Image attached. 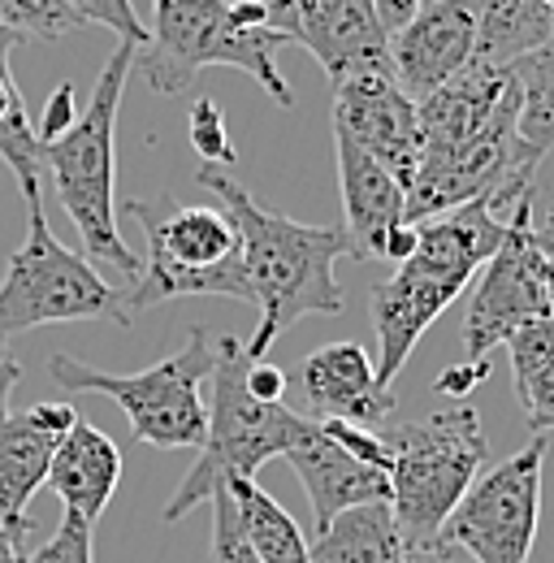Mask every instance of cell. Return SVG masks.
I'll use <instances>...</instances> for the list:
<instances>
[{"label": "cell", "instance_id": "d590c367", "mask_svg": "<svg viewBox=\"0 0 554 563\" xmlns=\"http://www.w3.org/2000/svg\"><path fill=\"white\" fill-rule=\"evenodd\" d=\"M22 538H26V533H13V529H4V525H0V563H22V560H26Z\"/></svg>", "mask_w": 554, "mask_h": 563}, {"label": "cell", "instance_id": "30bf717a", "mask_svg": "<svg viewBox=\"0 0 554 563\" xmlns=\"http://www.w3.org/2000/svg\"><path fill=\"white\" fill-rule=\"evenodd\" d=\"M551 438L533 433L511 460L489 468L459 498L442 538L455 542L473 563H529L542 520V464Z\"/></svg>", "mask_w": 554, "mask_h": 563}, {"label": "cell", "instance_id": "d4e9b609", "mask_svg": "<svg viewBox=\"0 0 554 563\" xmlns=\"http://www.w3.org/2000/svg\"><path fill=\"white\" fill-rule=\"evenodd\" d=\"M511 74L520 82V140L538 156H546L554 147V40L516 62Z\"/></svg>", "mask_w": 554, "mask_h": 563}, {"label": "cell", "instance_id": "836d02e7", "mask_svg": "<svg viewBox=\"0 0 554 563\" xmlns=\"http://www.w3.org/2000/svg\"><path fill=\"white\" fill-rule=\"evenodd\" d=\"M373 9H377V18H381L386 35H399L416 13L424 9V0H373Z\"/></svg>", "mask_w": 554, "mask_h": 563}, {"label": "cell", "instance_id": "4dcf8cb0", "mask_svg": "<svg viewBox=\"0 0 554 563\" xmlns=\"http://www.w3.org/2000/svg\"><path fill=\"white\" fill-rule=\"evenodd\" d=\"M78 91H74V82H62L53 96H48V104H44V113H40V122H35V135L40 143H53L62 140L69 126L78 122Z\"/></svg>", "mask_w": 554, "mask_h": 563}, {"label": "cell", "instance_id": "7a4b0ae2", "mask_svg": "<svg viewBox=\"0 0 554 563\" xmlns=\"http://www.w3.org/2000/svg\"><path fill=\"white\" fill-rule=\"evenodd\" d=\"M507 212L494 196H481L446 217L416 221V252L395 265V274L373 286L368 312L377 330V382L395 390L424 330L464 295V286L498 252Z\"/></svg>", "mask_w": 554, "mask_h": 563}, {"label": "cell", "instance_id": "7c38bea8", "mask_svg": "<svg viewBox=\"0 0 554 563\" xmlns=\"http://www.w3.org/2000/svg\"><path fill=\"white\" fill-rule=\"evenodd\" d=\"M334 131H343L355 147H364L403 191L420 169V122L416 100L399 87L395 70L355 74L334 82Z\"/></svg>", "mask_w": 554, "mask_h": 563}, {"label": "cell", "instance_id": "74e56055", "mask_svg": "<svg viewBox=\"0 0 554 563\" xmlns=\"http://www.w3.org/2000/svg\"><path fill=\"white\" fill-rule=\"evenodd\" d=\"M546 225H551V239H546V252H551V256H554V212H551V217H546Z\"/></svg>", "mask_w": 554, "mask_h": 563}, {"label": "cell", "instance_id": "ac0fdd59", "mask_svg": "<svg viewBox=\"0 0 554 563\" xmlns=\"http://www.w3.org/2000/svg\"><path fill=\"white\" fill-rule=\"evenodd\" d=\"M516 74L489 62H468L455 78H446L437 91L416 100V122H420V161L442 156L459 143H468L477 131L489 126V118L516 96Z\"/></svg>", "mask_w": 554, "mask_h": 563}, {"label": "cell", "instance_id": "2e32d148", "mask_svg": "<svg viewBox=\"0 0 554 563\" xmlns=\"http://www.w3.org/2000/svg\"><path fill=\"white\" fill-rule=\"evenodd\" d=\"M295 9H299L295 44H303L317 57V66L330 74V82L373 70H395L390 35L373 0H295Z\"/></svg>", "mask_w": 554, "mask_h": 563}, {"label": "cell", "instance_id": "d6a6232c", "mask_svg": "<svg viewBox=\"0 0 554 563\" xmlns=\"http://www.w3.org/2000/svg\"><path fill=\"white\" fill-rule=\"evenodd\" d=\"M485 377H489V360H481V364H468V360H464V364H451L446 373H437L433 390L446 395V399H468Z\"/></svg>", "mask_w": 554, "mask_h": 563}, {"label": "cell", "instance_id": "ffe728a7", "mask_svg": "<svg viewBox=\"0 0 554 563\" xmlns=\"http://www.w3.org/2000/svg\"><path fill=\"white\" fill-rule=\"evenodd\" d=\"M118 482H122V451H118V442L104 429H96L91 421H78L57 442L44 486L57 490V498L66 503V511L82 516L87 525H96L104 516V507L113 503Z\"/></svg>", "mask_w": 554, "mask_h": 563}, {"label": "cell", "instance_id": "6da1fadb", "mask_svg": "<svg viewBox=\"0 0 554 563\" xmlns=\"http://www.w3.org/2000/svg\"><path fill=\"white\" fill-rule=\"evenodd\" d=\"M196 183L212 191L239 230V261L252 286V308L261 312L256 334L243 343L252 360H265L299 317L343 312V286L334 278V261H351L343 225H299L256 205L252 191L217 165H200Z\"/></svg>", "mask_w": 554, "mask_h": 563}, {"label": "cell", "instance_id": "7402d4cb", "mask_svg": "<svg viewBox=\"0 0 554 563\" xmlns=\"http://www.w3.org/2000/svg\"><path fill=\"white\" fill-rule=\"evenodd\" d=\"M477 62L511 70L554 40V13L542 0H473Z\"/></svg>", "mask_w": 554, "mask_h": 563}, {"label": "cell", "instance_id": "ba28073f", "mask_svg": "<svg viewBox=\"0 0 554 563\" xmlns=\"http://www.w3.org/2000/svg\"><path fill=\"white\" fill-rule=\"evenodd\" d=\"M390 438V507L403 542H429L442 533L459 498L473 490L489 460L481 412L473 404H451L433 417L399 424Z\"/></svg>", "mask_w": 554, "mask_h": 563}, {"label": "cell", "instance_id": "52a82bcc", "mask_svg": "<svg viewBox=\"0 0 554 563\" xmlns=\"http://www.w3.org/2000/svg\"><path fill=\"white\" fill-rule=\"evenodd\" d=\"M290 40L281 31H243L225 0H152L147 44L135 66L160 96H182L212 66L252 74L281 109L295 104V91L277 70V48Z\"/></svg>", "mask_w": 554, "mask_h": 563}, {"label": "cell", "instance_id": "5bb4252c", "mask_svg": "<svg viewBox=\"0 0 554 563\" xmlns=\"http://www.w3.org/2000/svg\"><path fill=\"white\" fill-rule=\"evenodd\" d=\"M78 424L66 399L31 404L26 412H9L0 421V525L13 533H31V498L48 482V464L57 442Z\"/></svg>", "mask_w": 554, "mask_h": 563}, {"label": "cell", "instance_id": "d6986e66", "mask_svg": "<svg viewBox=\"0 0 554 563\" xmlns=\"http://www.w3.org/2000/svg\"><path fill=\"white\" fill-rule=\"evenodd\" d=\"M334 152H339V191H343L351 261H381L390 234L408 225V191L343 131H334Z\"/></svg>", "mask_w": 554, "mask_h": 563}, {"label": "cell", "instance_id": "cb8c5ba5", "mask_svg": "<svg viewBox=\"0 0 554 563\" xmlns=\"http://www.w3.org/2000/svg\"><path fill=\"white\" fill-rule=\"evenodd\" d=\"M230 503L239 516V529L247 538V547L265 563H312L308 560V533L299 529V520L277 503L261 482H234Z\"/></svg>", "mask_w": 554, "mask_h": 563}, {"label": "cell", "instance_id": "8992f818", "mask_svg": "<svg viewBox=\"0 0 554 563\" xmlns=\"http://www.w3.org/2000/svg\"><path fill=\"white\" fill-rule=\"evenodd\" d=\"M217 364V334L208 325H196L191 339L174 355L156 360L143 373H104L96 364H82L78 355L53 352L48 377L69 395H104L113 399L138 442L156 451H187L204 446L208 433V395L204 382Z\"/></svg>", "mask_w": 554, "mask_h": 563}, {"label": "cell", "instance_id": "8d00e7d4", "mask_svg": "<svg viewBox=\"0 0 554 563\" xmlns=\"http://www.w3.org/2000/svg\"><path fill=\"white\" fill-rule=\"evenodd\" d=\"M542 295H546L551 317H554V256L551 252H542Z\"/></svg>", "mask_w": 554, "mask_h": 563}, {"label": "cell", "instance_id": "f35d334b", "mask_svg": "<svg viewBox=\"0 0 554 563\" xmlns=\"http://www.w3.org/2000/svg\"><path fill=\"white\" fill-rule=\"evenodd\" d=\"M0 360H9V347H4V343H0Z\"/></svg>", "mask_w": 554, "mask_h": 563}, {"label": "cell", "instance_id": "9c48e42d", "mask_svg": "<svg viewBox=\"0 0 554 563\" xmlns=\"http://www.w3.org/2000/svg\"><path fill=\"white\" fill-rule=\"evenodd\" d=\"M26 243L9 256L0 282V343L53 321H113L126 330L122 295L82 252L48 230L44 209H26Z\"/></svg>", "mask_w": 554, "mask_h": 563}, {"label": "cell", "instance_id": "484cf974", "mask_svg": "<svg viewBox=\"0 0 554 563\" xmlns=\"http://www.w3.org/2000/svg\"><path fill=\"white\" fill-rule=\"evenodd\" d=\"M78 26L82 18L69 0H0V31H13L18 40H62Z\"/></svg>", "mask_w": 554, "mask_h": 563}, {"label": "cell", "instance_id": "e0dca14e", "mask_svg": "<svg viewBox=\"0 0 554 563\" xmlns=\"http://www.w3.org/2000/svg\"><path fill=\"white\" fill-rule=\"evenodd\" d=\"M299 486L308 490V503H312V533H321L334 516H343L359 503H381L390 498V477L359 464L355 455H346L343 446L321 429V421H303L295 446L281 455Z\"/></svg>", "mask_w": 554, "mask_h": 563}, {"label": "cell", "instance_id": "4fadbf2b", "mask_svg": "<svg viewBox=\"0 0 554 563\" xmlns=\"http://www.w3.org/2000/svg\"><path fill=\"white\" fill-rule=\"evenodd\" d=\"M468 62H477L473 0H424L412 22L399 35H390V66L412 100L437 91Z\"/></svg>", "mask_w": 554, "mask_h": 563}, {"label": "cell", "instance_id": "277c9868", "mask_svg": "<svg viewBox=\"0 0 554 563\" xmlns=\"http://www.w3.org/2000/svg\"><path fill=\"white\" fill-rule=\"evenodd\" d=\"M247 347L234 334H217V364H212V395H208V433L200 460L187 468L174 498L165 503L160 520L174 525L191 516L212 494L230 490L234 482H256V473L286 455L303 429V412H290L286 404H261L247 395Z\"/></svg>", "mask_w": 554, "mask_h": 563}, {"label": "cell", "instance_id": "5b68a950", "mask_svg": "<svg viewBox=\"0 0 554 563\" xmlns=\"http://www.w3.org/2000/svg\"><path fill=\"white\" fill-rule=\"evenodd\" d=\"M126 212L143 225L147 252L138 256V274L131 295H122L126 321L138 312L187 299V295H217L252 303V286L239 261V230L221 209L208 205H143L131 200Z\"/></svg>", "mask_w": 554, "mask_h": 563}, {"label": "cell", "instance_id": "83f0119b", "mask_svg": "<svg viewBox=\"0 0 554 563\" xmlns=\"http://www.w3.org/2000/svg\"><path fill=\"white\" fill-rule=\"evenodd\" d=\"M187 122H191V126H187L191 147H196V156H204V165H230V161H234V140H230V131H225V113H221L217 100L200 96V100L191 104V118H187Z\"/></svg>", "mask_w": 554, "mask_h": 563}, {"label": "cell", "instance_id": "603a6c76", "mask_svg": "<svg viewBox=\"0 0 554 563\" xmlns=\"http://www.w3.org/2000/svg\"><path fill=\"white\" fill-rule=\"evenodd\" d=\"M516 404L533 433H554V317L529 321L507 339Z\"/></svg>", "mask_w": 554, "mask_h": 563}, {"label": "cell", "instance_id": "3957f363", "mask_svg": "<svg viewBox=\"0 0 554 563\" xmlns=\"http://www.w3.org/2000/svg\"><path fill=\"white\" fill-rule=\"evenodd\" d=\"M135 44H118L96 78L91 100L82 104L78 122L62 140L44 143V169L82 239V256L91 265L109 261L126 278L138 274V256L126 247V239L118 230L113 191H118V113H122L126 74L135 70Z\"/></svg>", "mask_w": 554, "mask_h": 563}, {"label": "cell", "instance_id": "4316f807", "mask_svg": "<svg viewBox=\"0 0 554 563\" xmlns=\"http://www.w3.org/2000/svg\"><path fill=\"white\" fill-rule=\"evenodd\" d=\"M22 563H96V525L66 511L57 533L44 547H35Z\"/></svg>", "mask_w": 554, "mask_h": 563}, {"label": "cell", "instance_id": "8fae6325", "mask_svg": "<svg viewBox=\"0 0 554 563\" xmlns=\"http://www.w3.org/2000/svg\"><path fill=\"white\" fill-rule=\"evenodd\" d=\"M533 191H524L511 205L502 243L481 265V282L468 299V317H464L468 364H481V360H489L494 347H507V339L520 325L551 317V303L542 295V252H546V243L533 225Z\"/></svg>", "mask_w": 554, "mask_h": 563}, {"label": "cell", "instance_id": "1f68e13d", "mask_svg": "<svg viewBox=\"0 0 554 563\" xmlns=\"http://www.w3.org/2000/svg\"><path fill=\"white\" fill-rule=\"evenodd\" d=\"M243 386H247V395L261 399V404H281V399H286V373H281L277 364H269V355H265V360H247Z\"/></svg>", "mask_w": 554, "mask_h": 563}, {"label": "cell", "instance_id": "f1b7e54d", "mask_svg": "<svg viewBox=\"0 0 554 563\" xmlns=\"http://www.w3.org/2000/svg\"><path fill=\"white\" fill-rule=\"evenodd\" d=\"M208 563H265L243 538L239 529V516H234V503L230 494H212V542H208Z\"/></svg>", "mask_w": 554, "mask_h": 563}, {"label": "cell", "instance_id": "f546056e", "mask_svg": "<svg viewBox=\"0 0 554 563\" xmlns=\"http://www.w3.org/2000/svg\"><path fill=\"white\" fill-rule=\"evenodd\" d=\"M69 9L82 18V26H104L118 35V44H147V26L135 18L131 0H69Z\"/></svg>", "mask_w": 554, "mask_h": 563}, {"label": "cell", "instance_id": "44dd1931", "mask_svg": "<svg viewBox=\"0 0 554 563\" xmlns=\"http://www.w3.org/2000/svg\"><path fill=\"white\" fill-rule=\"evenodd\" d=\"M312 563H403V533L390 498L359 503L334 516L321 533L308 538Z\"/></svg>", "mask_w": 554, "mask_h": 563}, {"label": "cell", "instance_id": "ab89813d", "mask_svg": "<svg viewBox=\"0 0 554 563\" xmlns=\"http://www.w3.org/2000/svg\"><path fill=\"white\" fill-rule=\"evenodd\" d=\"M542 4H546V9H551V13H554V0H542Z\"/></svg>", "mask_w": 554, "mask_h": 563}, {"label": "cell", "instance_id": "9a60e30c", "mask_svg": "<svg viewBox=\"0 0 554 563\" xmlns=\"http://www.w3.org/2000/svg\"><path fill=\"white\" fill-rule=\"evenodd\" d=\"M299 390L308 399L312 421L381 424L395 412V390L377 382V364L359 343H325L299 364Z\"/></svg>", "mask_w": 554, "mask_h": 563}, {"label": "cell", "instance_id": "e575fe53", "mask_svg": "<svg viewBox=\"0 0 554 563\" xmlns=\"http://www.w3.org/2000/svg\"><path fill=\"white\" fill-rule=\"evenodd\" d=\"M22 382V364L9 355V360H0V421L9 417V399H13V386Z\"/></svg>", "mask_w": 554, "mask_h": 563}]
</instances>
